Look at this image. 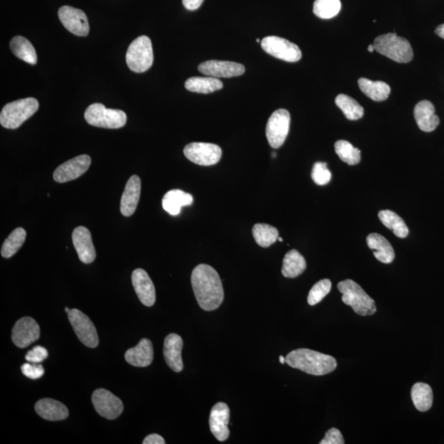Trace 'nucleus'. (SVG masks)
Returning a JSON list of instances; mask_svg holds the SVG:
<instances>
[{"label":"nucleus","instance_id":"nucleus-1","mask_svg":"<svg viewBox=\"0 0 444 444\" xmlns=\"http://www.w3.org/2000/svg\"><path fill=\"white\" fill-rule=\"evenodd\" d=\"M192 290L197 303L205 311H212L221 306L224 290L220 276L212 267L197 265L191 276Z\"/></svg>","mask_w":444,"mask_h":444},{"label":"nucleus","instance_id":"nucleus-2","mask_svg":"<svg viewBox=\"0 0 444 444\" xmlns=\"http://www.w3.org/2000/svg\"><path fill=\"white\" fill-rule=\"evenodd\" d=\"M289 366L315 376L334 372L338 363L333 356L318 351L302 349L293 351L286 357Z\"/></svg>","mask_w":444,"mask_h":444},{"label":"nucleus","instance_id":"nucleus-3","mask_svg":"<svg viewBox=\"0 0 444 444\" xmlns=\"http://www.w3.org/2000/svg\"><path fill=\"white\" fill-rule=\"evenodd\" d=\"M338 288L342 294V301L357 314L368 316L376 313V302L354 281H342L339 283Z\"/></svg>","mask_w":444,"mask_h":444},{"label":"nucleus","instance_id":"nucleus-4","mask_svg":"<svg viewBox=\"0 0 444 444\" xmlns=\"http://www.w3.org/2000/svg\"><path fill=\"white\" fill-rule=\"evenodd\" d=\"M373 45L374 50L396 62L405 63L413 61V51L409 41L397 34L379 36Z\"/></svg>","mask_w":444,"mask_h":444},{"label":"nucleus","instance_id":"nucleus-5","mask_svg":"<svg viewBox=\"0 0 444 444\" xmlns=\"http://www.w3.org/2000/svg\"><path fill=\"white\" fill-rule=\"evenodd\" d=\"M39 109L38 100L33 98L13 101L4 106L0 124L9 130L18 128Z\"/></svg>","mask_w":444,"mask_h":444},{"label":"nucleus","instance_id":"nucleus-6","mask_svg":"<svg viewBox=\"0 0 444 444\" xmlns=\"http://www.w3.org/2000/svg\"><path fill=\"white\" fill-rule=\"evenodd\" d=\"M154 60L152 41L147 36L133 41L126 53V62L133 72L143 73L152 67Z\"/></svg>","mask_w":444,"mask_h":444},{"label":"nucleus","instance_id":"nucleus-7","mask_svg":"<svg viewBox=\"0 0 444 444\" xmlns=\"http://www.w3.org/2000/svg\"><path fill=\"white\" fill-rule=\"evenodd\" d=\"M85 120L90 125L115 130L124 127L127 115L120 110L107 109L100 103H95L88 107L85 111Z\"/></svg>","mask_w":444,"mask_h":444},{"label":"nucleus","instance_id":"nucleus-8","mask_svg":"<svg viewBox=\"0 0 444 444\" xmlns=\"http://www.w3.org/2000/svg\"><path fill=\"white\" fill-rule=\"evenodd\" d=\"M291 115L285 109L274 112L266 127L267 141L272 148H279L284 144L290 130Z\"/></svg>","mask_w":444,"mask_h":444},{"label":"nucleus","instance_id":"nucleus-9","mask_svg":"<svg viewBox=\"0 0 444 444\" xmlns=\"http://www.w3.org/2000/svg\"><path fill=\"white\" fill-rule=\"evenodd\" d=\"M261 46L270 56L286 62H297L301 60V49L294 43L279 36H267L262 40Z\"/></svg>","mask_w":444,"mask_h":444},{"label":"nucleus","instance_id":"nucleus-10","mask_svg":"<svg viewBox=\"0 0 444 444\" xmlns=\"http://www.w3.org/2000/svg\"><path fill=\"white\" fill-rule=\"evenodd\" d=\"M184 154L187 159L197 165L208 167L216 165L222 156V150L216 144L192 143L185 146Z\"/></svg>","mask_w":444,"mask_h":444},{"label":"nucleus","instance_id":"nucleus-11","mask_svg":"<svg viewBox=\"0 0 444 444\" xmlns=\"http://www.w3.org/2000/svg\"><path fill=\"white\" fill-rule=\"evenodd\" d=\"M68 315L69 322L78 339L86 346L95 349L99 344V338L92 320L77 309H71Z\"/></svg>","mask_w":444,"mask_h":444},{"label":"nucleus","instance_id":"nucleus-12","mask_svg":"<svg viewBox=\"0 0 444 444\" xmlns=\"http://www.w3.org/2000/svg\"><path fill=\"white\" fill-rule=\"evenodd\" d=\"M92 401L96 413L107 420H115L124 411L122 401L104 388L95 390Z\"/></svg>","mask_w":444,"mask_h":444},{"label":"nucleus","instance_id":"nucleus-13","mask_svg":"<svg viewBox=\"0 0 444 444\" xmlns=\"http://www.w3.org/2000/svg\"><path fill=\"white\" fill-rule=\"evenodd\" d=\"M58 15L64 28L71 33L78 36L88 35V19L83 11L71 6H63L58 9Z\"/></svg>","mask_w":444,"mask_h":444},{"label":"nucleus","instance_id":"nucleus-14","mask_svg":"<svg viewBox=\"0 0 444 444\" xmlns=\"http://www.w3.org/2000/svg\"><path fill=\"white\" fill-rule=\"evenodd\" d=\"M91 162L92 160L88 155H80L56 168L53 172V180L57 183H66V182L76 180L89 169Z\"/></svg>","mask_w":444,"mask_h":444},{"label":"nucleus","instance_id":"nucleus-15","mask_svg":"<svg viewBox=\"0 0 444 444\" xmlns=\"http://www.w3.org/2000/svg\"><path fill=\"white\" fill-rule=\"evenodd\" d=\"M40 327L36 321L30 317L20 319L12 331L14 344L19 349H25L40 338Z\"/></svg>","mask_w":444,"mask_h":444},{"label":"nucleus","instance_id":"nucleus-16","mask_svg":"<svg viewBox=\"0 0 444 444\" xmlns=\"http://www.w3.org/2000/svg\"><path fill=\"white\" fill-rule=\"evenodd\" d=\"M199 71L208 77L234 78L242 76L245 72L242 64L231 61H208L199 66Z\"/></svg>","mask_w":444,"mask_h":444},{"label":"nucleus","instance_id":"nucleus-17","mask_svg":"<svg viewBox=\"0 0 444 444\" xmlns=\"http://www.w3.org/2000/svg\"><path fill=\"white\" fill-rule=\"evenodd\" d=\"M132 283L139 301L145 306H153L156 302V289L148 272L142 269L133 271Z\"/></svg>","mask_w":444,"mask_h":444},{"label":"nucleus","instance_id":"nucleus-18","mask_svg":"<svg viewBox=\"0 0 444 444\" xmlns=\"http://www.w3.org/2000/svg\"><path fill=\"white\" fill-rule=\"evenodd\" d=\"M229 421V406L224 403H218L214 406L210 413V425L212 434L218 441L223 442L228 440Z\"/></svg>","mask_w":444,"mask_h":444},{"label":"nucleus","instance_id":"nucleus-19","mask_svg":"<svg viewBox=\"0 0 444 444\" xmlns=\"http://www.w3.org/2000/svg\"><path fill=\"white\" fill-rule=\"evenodd\" d=\"M72 240L80 261L86 264H92L95 259L96 253L89 229L84 227L75 228Z\"/></svg>","mask_w":444,"mask_h":444},{"label":"nucleus","instance_id":"nucleus-20","mask_svg":"<svg viewBox=\"0 0 444 444\" xmlns=\"http://www.w3.org/2000/svg\"><path fill=\"white\" fill-rule=\"evenodd\" d=\"M183 339L175 334H169L164 341V357L167 366L176 373L183 371L184 365L182 360V349H183Z\"/></svg>","mask_w":444,"mask_h":444},{"label":"nucleus","instance_id":"nucleus-21","mask_svg":"<svg viewBox=\"0 0 444 444\" xmlns=\"http://www.w3.org/2000/svg\"><path fill=\"white\" fill-rule=\"evenodd\" d=\"M141 180L138 175L128 180L121 197L120 212L123 216L130 217L136 211L141 195Z\"/></svg>","mask_w":444,"mask_h":444},{"label":"nucleus","instance_id":"nucleus-22","mask_svg":"<svg viewBox=\"0 0 444 444\" xmlns=\"http://www.w3.org/2000/svg\"><path fill=\"white\" fill-rule=\"evenodd\" d=\"M154 357L152 341L143 339L133 349L125 353V360L130 365L135 367H148L151 365Z\"/></svg>","mask_w":444,"mask_h":444},{"label":"nucleus","instance_id":"nucleus-23","mask_svg":"<svg viewBox=\"0 0 444 444\" xmlns=\"http://www.w3.org/2000/svg\"><path fill=\"white\" fill-rule=\"evenodd\" d=\"M415 119L420 130L432 132L440 125V118L435 115V108L429 100H421L415 107Z\"/></svg>","mask_w":444,"mask_h":444},{"label":"nucleus","instance_id":"nucleus-24","mask_svg":"<svg viewBox=\"0 0 444 444\" xmlns=\"http://www.w3.org/2000/svg\"><path fill=\"white\" fill-rule=\"evenodd\" d=\"M35 410L43 419L50 421L66 420L68 416V410L66 406L51 398L38 401L35 406Z\"/></svg>","mask_w":444,"mask_h":444},{"label":"nucleus","instance_id":"nucleus-25","mask_svg":"<svg viewBox=\"0 0 444 444\" xmlns=\"http://www.w3.org/2000/svg\"><path fill=\"white\" fill-rule=\"evenodd\" d=\"M368 248L373 251V255L383 264H391L395 259V252L391 244L383 235L372 233L366 239Z\"/></svg>","mask_w":444,"mask_h":444},{"label":"nucleus","instance_id":"nucleus-26","mask_svg":"<svg viewBox=\"0 0 444 444\" xmlns=\"http://www.w3.org/2000/svg\"><path fill=\"white\" fill-rule=\"evenodd\" d=\"M194 202V197L188 192L180 190H170L165 195L162 207L171 216H177L182 207L190 206Z\"/></svg>","mask_w":444,"mask_h":444},{"label":"nucleus","instance_id":"nucleus-27","mask_svg":"<svg viewBox=\"0 0 444 444\" xmlns=\"http://www.w3.org/2000/svg\"><path fill=\"white\" fill-rule=\"evenodd\" d=\"M306 261L299 251L292 249L283 259L282 274L286 278H296L306 269Z\"/></svg>","mask_w":444,"mask_h":444},{"label":"nucleus","instance_id":"nucleus-28","mask_svg":"<svg viewBox=\"0 0 444 444\" xmlns=\"http://www.w3.org/2000/svg\"><path fill=\"white\" fill-rule=\"evenodd\" d=\"M361 92L374 101H383L388 98L391 88L382 81H371L368 78H360L358 81Z\"/></svg>","mask_w":444,"mask_h":444},{"label":"nucleus","instance_id":"nucleus-29","mask_svg":"<svg viewBox=\"0 0 444 444\" xmlns=\"http://www.w3.org/2000/svg\"><path fill=\"white\" fill-rule=\"evenodd\" d=\"M222 88V81L212 77H194L189 78L185 82V88L190 92L197 93L210 94L221 90Z\"/></svg>","mask_w":444,"mask_h":444},{"label":"nucleus","instance_id":"nucleus-30","mask_svg":"<svg viewBox=\"0 0 444 444\" xmlns=\"http://www.w3.org/2000/svg\"><path fill=\"white\" fill-rule=\"evenodd\" d=\"M10 48L15 56L21 58V61L33 64V66L37 63L35 48L25 37L21 36L14 37L10 41Z\"/></svg>","mask_w":444,"mask_h":444},{"label":"nucleus","instance_id":"nucleus-31","mask_svg":"<svg viewBox=\"0 0 444 444\" xmlns=\"http://www.w3.org/2000/svg\"><path fill=\"white\" fill-rule=\"evenodd\" d=\"M378 218L385 227L391 229L396 237L402 239L408 237L409 229L403 219L397 213L390 210H383L378 212Z\"/></svg>","mask_w":444,"mask_h":444},{"label":"nucleus","instance_id":"nucleus-32","mask_svg":"<svg viewBox=\"0 0 444 444\" xmlns=\"http://www.w3.org/2000/svg\"><path fill=\"white\" fill-rule=\"evenodd\" d=\"M411 399L415 408L421 413H425L431 408L433 404V391L429 384L417 383L411 389Z\"/></svg>","mask_w":444,"mask_h":444},{"label":"nucleus","instance_id":"nucleus-33","mask_svg":"<svg viewBox=\"0 0 444 444\" xmlns=\"http://www.w3.org/2000/svg\"><path fill=\"white\" fill-rule=\"evenodd\" d=\"M253 235L257 244L261 247L267 248L277 242L279 237V232L276 227L270 224L259 223L254 224Z\"/></svg>","mask_w":444,"mask_h":444},{"label":"nucleus","instance_id":"nucleus-34","mask_svg":"<svg viewBox=\"0 0 444 444\" xmlns=\"http://www.w3.org/2000/svg\"><path fill=\"white\" fill-rule=\"evenodd\" d=\"M335 103L349 120H360L363 115V107L349 95L340 94L336 96Z\"/></svg>","mask_w":444,"mask_h":444},{"label":"nucleus","instance_id":"nucleus-35","mask_svg":"<svg viewBox=\"0 0 444 444\" xmlns=\"http://www.w3.org/2000/svg\"><path fill=\"white\" fill-rule=\"evenodd\" d=\"M26 237V233L24 228H17L9 234V237L5 239L1 249V255L5 259H9L24 245Z\"/></svg>","mask_w":444,"mask_h":444},{"label":"nucleus","instance_id":"nucleus-36","mask_svg":"<svg viewBox=\"0 0 444 444\" xmlns=\"http://www.w3.org/2000/svg\"><path fill=\"white\" fill-rule=\"evenodd\" d=\"M335 151L339 158L350 165H357L361 162V153L349 142L339 140L335 143Z\"/></svg>","mask_w":444,"mask_h":444},{"label":"nucleus","instance_id":"nucleus-37","mask_svg":"<svg viewBox=\"0 0 444 444\" xmlns=\"http://www.w3.org/2000/svg\"><path fill=\"white\" fill-rule=\"evenodd\" d=\"M341 8L340 0H315L314 14L320 19H330L339 14Z\"/></svg>","mask_w":444,"mask_h":444},{"label":"nucleus","instance_id":"nucleus-38","mask_svg":"<svg viewBox=\"0 0 444 444\" xmlns=\"http://www.w3.org/2000/svg\"><path fill=\"white\" fill-rule=\"evenodd\" d=\"M331 282L329 279H324L318 282L310 290L308 296V303L309 306H315L322 301L323 299L330 292Z\"/></svg>","mask_w":444,"mask_h":444},{"label":"nucleus","instance_id":"nucleus-39","mask_svg":"<svg viewBox=\"0 0 444 444\" xmlns=\"http://www.w3.org/2000/svg\"><path fill=\"white\" fill-rule=\"evenodd\" d=\"M311 175L314 183L318 185H328L331 179V174L325 162L315 163Z\"/></svg>","mask_w":444,"mask_h":444},{"label":"nucleus","instance_id":"nucleus-40","mask_svg":"<svg viewBox=\"0 0 444 444\" xmlns=\"http://www.w3.org/2000/svg\"><path fill=\"white\" fill-rule=\"evenodd\" d=\"M21 372L31 379H38L44 376L45 370L38 363H33V365H31L30 363H26L21 366Z\"/></svg>","mask_w":444,"mask_h":444},{"label":"nucleus","instance_id":"nucleus-41","mask_svg":"<svg viewBox=\"0 0 444 444\" xmlns=\"http://www.w3.org/2000/svg\"><path fill=\"white\" fill-rule=\"evenodd\" d=\"M48 357V351L45 347L37 346L26 353L25 359L31 363H39Z\"/></svg>","mask_w":444,"mask_h":444},{"label":"nucleus","instance_id":"nucleus-42","mask_svg":"<svg viewBox=\"0 0 444 444\" xmlns=\"http://www.w3.org/2000/svg\"><path fill=\"white\" fill-rule=\"evenodd\" d=\"M320 444H344L345 440L344 436L339 430L336 428H331L327 433Z\"/></svg>","mask_w":444,"mask_h":444},{"label":"nucleus","instance_id":"nucleus-43","mask_svg":"<svg viewBox=\"0 0 444 444\" xmlns=\"http://www.w3.org/2000/svg\"><path fill=\"white\" fill-rule=\"evenodd\" d=\"M143 444H165V442L162 436L157 434H153L144 438Z\"/></svg>","mask_w":444,"mask_h":444},{"label":"nucleus","instance_id":"nucleus-44","mask_svg":"<svg viewBox=\"0 0 444 444\" xmlns=\"http://www.w3.org/2000/svg\"><path fill=\"white\" fill-rule=\"evenodd\" d=\"M202 2L203 0H183V4L185 9L191 11L199 9Z\"/></svg>","mask_w":444,"mask_h":444},{"label":"nucleus","instance_id":"nucleus-45","mask_svg":"<svg viewBox=\"0 0 444 444\" xmlns=\"http://www.w3.org/2000/svg\"><path fill=\"white\" fill-rule=\"evenodd\" d=\"M435 33L444 39V24L438 26L435 30Z\"/></svg>","mask_w":444,"mask_h":444},{"label":"nucleus","instance_id":"nucleus-46","mask_svg":"<svg viewBox=\"0 0 444 444\" xmlns=\"http://www.w3.org/2000/svg\"><path fill=\"white\" fill-rule=\"evenodd\" d=\"M374 51H376V50H374V46H373V45H370V46H368V52L372 53V52H373Z\"/></svg>","mask_w":444,"mask_h":444},{"label":"nucleus","instance_id":"nucleus-47","mask_svg":"<svg viewBox=\"0 0 444 444\" xmlns=\"http://www.w3.org/2000/svg\"><path fill=\"white\" fill-rule=\"evenodd\" d=\"M279 361H280L281 363H282V365H283V363H286V358L284 356H280Z\"/></svg>","mask_w":444,"mask_h":444},{"label":"nucleus","instance_id":"nucleus-48","mask_svg":"<svg viewBox=\"0 0 444 444\" xmlns=\"http://www.w3.org/2000/svg\"><path fill=\"white\" fill-rule=\"evenodd\" d=\"M71 309H69L68 307H66V312L67 314H68V313H69V312H71Z\"/></svg>","mask_w":444,"mask_h":444},{"label":"nucleus","instance_id":"nucleus-49","mask_svg":"<svg viewBox=\"0 0 444 444\" xmlns=\"http://www.w3.org/2000/svg\"><path fill=\"white\" fill-rule=\"evenodd\" d=\"M278 239V240H279V242H283V239H282V238H281V237H278V239Z\"/></svg>","mask_w":444,"mask_h":444},{"label":"nucleus","instance_id":"nucleus-50","mask_svg":"<svg viewBox=\"0 0 444 444\" xmlns=\"http://www.w3.org/2000/svg\"><path fill=\"white\" fill-rule=\"evenodd\" d=\"M277 154L276 153H272V157L276 158Z\"/></svg>","mask_w":444,"mask_h":444}]
</instances>
